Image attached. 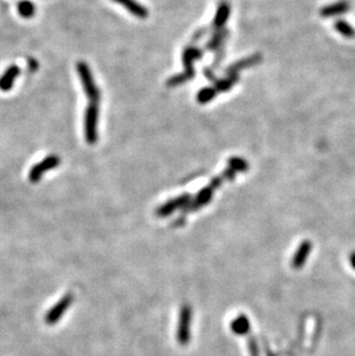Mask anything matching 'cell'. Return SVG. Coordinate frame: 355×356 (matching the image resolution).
<instances>
[{
  "instance_id": "24",
  "label": "cell",
  "mask_w": 355,
  "mask_h": 356,
  "mask_svg": "<svg viewBox=\"0 0 355 356\" xmlns=\"http://www.w3.org/2000/svg\"><path fill=\"white\" fill-rule=\"evenodd\" d=\"M203 72H204V75L207 76L210 81H212V82H217V78L216 76H214V74L212 73V71L210 68H204L203 69Z\"/></svg>"
},
{
  "instance_id": "4",
  "label": "cell",
  "mask_w": 355,
  "mask_h": 356,
  "mask_svg": "<svg viewBox=\"0 0 355 356\" xmlns=\"http://www.w3.org/2000/svg\"><path fill=\"white\" fill-rule=\"evenodd\" d=\"M60 164V158L58 156H55V154H50L46 158H44L43 161L41 163H37L36 165L32 166L31 170L29 171V181L32 182V184H36V182H38L42 176L44 175L45 172L53 170L57 166H59Z\"/></svg>"
},
{
  "instance_id": "3",
  "label": "cell",
  "mask_w": 355,
  "mask_h": 356,
  "mask_svg": "<svg viewBox=\"0 0 355 356\" xmlns=\"http://www.w3.org/2000/svg\"><path fill=\"white\" fill-rule=\"evenodd\" d=\"M190 325H191V308L184 306L180 311L179 324H177L176 338L179 344L185 346L188 345L190 339Z\"/></svg>"
},
{
  "instance_id": "10",
  "label": "cell",
  "mask_w": 355,
  "mask_h": 356,
  "mask_svg": "<svg viewBox=\"0 0 355 356\" xmlns=\"http://www.w3.org/2000/svg\"><path fill=\"white\" fill-rule=\"evenodd\" d=\"M113 2L118 3L121 6L126 7L128 12H130L139 18H147L149 15L148 9L143 6V5L139 4L136 0H113Z\"/></svg>"
},
{
  "instance_id": "21",
  "label": "cell",
  "mask_w": 355,
  "mask_h": 356,
  "mask_svg": "<svg viewBox=\"0 0 355 356\" xmlns=\"http://www.w3.org/2000/svg\"><path fill=\"white\" fill-rule=\"evenodd\" d=\"M248 349H249L250 356H260V349H259L258 341H256L253 337H250V338L248 339Z\"/></svg>"
},
{
  "instance_id": "25",
  "label": "cell",
  "mask_w": 355,
  "mask_h": 356,
  "mask_svg": "<svg viewBox=\"0 0 355 356\" xmlns=\"http://www.w3.org/2000/svg\"><path fill=\"white\" fill-rule=\"evenodd\" d=\"M349 264H351L352 268L355 270V251L351 252V255H349Z\"/></svg>"
},
{
  "instance_id": "19",
  "label": "cell",
  "mask_w": 355,
  "mask_h": 356,
  "mask_svg": "<svg viewBox=\"0 0 355 356\" xmlns=\"http://www.w3.org/2000/svg\"><path fill=\"white\" fill-rule=\"evenodd\" d=\"M228 167H231L232 170H234L235 172H245L248 170V163L242 158L232 157L230 158V161H228Z\"/></svg>"
},
{
  "instance_id": "1",
  "label": "cell",
  "mask_w": 355,
  "mask_h": 356,
  "mask_svg": "<svg viewBox=\"0 0 355 356\" xmlns=\"http://www.w3.org/2000/svg\"><path fill=\"white\" fill-rule=\"evenodd\" d=\"M76 71L78 74V77H80L81 80L83 90H85L87 97L90 100V103L98 104L101 101V91L100 89H98L95 81H93L91 71L87 65V63L78 62L76 65Z\"/></svg>"
},
{
  "instance_id": "13",
  "label": "cell",
  "mask_w": 355,
  "mask_h": 356,
  "mask_svg": "<svg viewBox=\"0 0 355 356\" xmlns=\"http://www.w3.org/2000/svg\"><path fill=\"white\" fill-rule=\"evenodd\" d=\"M261 59H262V57H261L260 54H255V55H253V57H249V58H246L244 60H240V62H238L235 64L231 65V66L226 69V74H228V75L236 74L238 72L241 71V69L250 67V66H253V65L259 64Z\"/></svg>"
},
{
  "instance_id": "20",
  "label": "cell",
  "mask_w": 355,
  "mask_h": 356,
  "mask_svg": "<svg viewBox=\"0 0 355 356\" xmlns=\"http://www.w3.org/2000/svg\"><path fill=\"white\" fill-rule=\"evenodd\" d=\"M188 76L185 73H181V74H177V75H174V76H172L169 81H167V86L169 87H176V86H180V84L182 83H185L186 81H188Z\"/></svg>"
},
{
  "instance_id": "9",
  "label": "cell",
  "mask_w": 355,
  "mask_h": 356,
  "mask_svg": "<svg viewBox=\"0 0 355 356\" xmlns=\"http://www.w3.org/2000/svg\"><path fill=\"white\" fill-rule=\"evenodd\" d=\"M20 74V68L16 65H12L9 66L4 74L0 76V90L2 91H9L14 86V81Z\"/></svg>"
},
{
  "instance_id": "6",
  "label": "cell",
  "mask_w": 355,
  "mask_h": 356,
  "mask_svg": "<svg viewBox=\"0 0 355 356\" xmlns=\"http://www.w3.org/2000/svg\"><path fill=\"white\" fill-rule=\"evenodd\" d=\"M190 199H191L190 195L184 194L179 196V197L169 201V202H166L165 204H163L161 208L157 209L156 214L160 215V217H166V215L173 213L176 209L184 208L185 205H187L190 202Z\"/></svg>"
},
{
  "instance_id": "18",
  "label": "cell",
  "mask_w": 355,
  "mask_h": 356,
  "mask_svg": "<svg viewBox=\"0 0 355 356\" xmlns=\"http://www.w3.org/2000/svg\"><path fill=\"white\" fill-rule=\"evenodd\" d=\"M217 90L214 88H203L198 93V101L201 104H205V103H209L212 98L216 97Z\"/></svg>"
},
{
  "instance_id": "16",
  "label": "cell",
  "mask_w": 355,
  "mask_h": 356,
  "mask_svg": "<svg viewBox=\"0 0 355 356\" xmlns=\"http://www.w3.org/2000/svg\"><path fill=\"white\" fill-rule=\"evenodd\" d=\"M334 29L337 30L340 35L346 37V38H354L355 37V29L348 22L344 20H338L336 22Z\"/></svg>"
},
{
  "instance_id": "11",
  "label": "cell",
  "mask_w": 355,
  "mask_h": 356,
  "mask_svg": "<svg viewBox=\"0 0 355 356\" xmlns=\"http://www.w3.org/2000/svg\"><path fill=\"white\" fill-rule=\"evenodd\" d=\"M228 35V31L225 28H219L214 31L211 39L208 42V44L205 45V50L208 51H217L223 48V43H225V39Z\"/></svg>"
},
{
  "instance_id": "14",
  "label": "cell",
  "mask_w": 355,
  "mask_h": 356,
  "mask_svg": "<svg viewBox=\"0 0 355 356\" xmlns=\"http://www.w3.org/2000/svg\"><path fill=\"white\" fill-rule=\"evenodd\" d=\"M231 330L238 335H245L250 330L249 320L245 315H239L231 322Z\"/></svg>"
},
{
  "instance_id": "15",
  "label": "cell",
  "mask_w": 355,
  "mask_h": 356,
  "mask_svg": "<svg viewBox=\"0 0 355 356\" xmlns=\"http://www.w3.org/2000/svg\"><path fill=\"white\" fill-rule=\"evenodd\" d=\"M17 12L22 17L30 18L35 15V5L29 2V0H22V2L17 4Z\"/></svg>"
},
{
  "instance_id": "5",
  "label": "cell",
  "mask_w": 355,
  "mask_h": 356,
  "mask_svg": "<svg viewBox=\"0 0 355 356\" xmlns=\"http://www.w3.org/2000/svg\"><path fill=\"white\" fill-rule=\"evenodd\" d=\"M73 294L67 293L66 295H64L59 302H57L54 306L50 309L48 313L45 315V323L48 325H54L60 321V318L63 317L65 311L71 307V304L73 303Z\"/></svg>"
},
{
  "instance_id": "26",
  "label": "cell",
  "mask_w": 355,
  "mask_h": 356,
  "mask_svg": "<svg viewBox=\"0 0 355 356\" xmlns=\"http://www.w3.org/2000/svg\"><path fill=\"white\" fill-rule=\"evenodd\" d=\"M266 356H274V355H273L272 353H269V352H268V354H266Z\"/></svg>"
},
{
  "instance_id": "23",
  "label": "cell",
  "mask_w": 355,
  "mask_h": 356,
  "mask_svg": "<svg viewBox=\"0 0 355 356\" xmlns=\"http://www.w3.org/2000/svg\"><path fill=\"white\" fill-rule=\"evenodd\" d=\"M38 66H40V65H38V63L36 62L35 59H32V58L28 59V69H29L30 72L37 71V68H38Z\"/></svg>"
},
{
  "instance_id": "22",
  "label": "cell",
  "mask_w": 355,
  "mask_h": 356,
  "mask_svg": "<svg viewBox=\"0 0 355 356\" xmlns=\"http://www.w3.org/2000/svg\"><path fill=\"white\" fill-rule=\"evenodd\" d=\"M209 30H210L209 28H202V29H200L199 31H196L195 35L193 36V39H191V42H193V43H195V42H196V43H198L199 41L202 39L203 37L208 34Z\"/></svg>"
},
{
  "instance_id": "17",
  "label": "cell",
  "mask_w": 355,
  "mask_h": 356,
  "mask_svg": "<svg viewBox=\"0 0 355 356\" xmlns=\"http://www.w3.org/2000/svg\"><path fill=\"white\" fill-rule=\"evenodd\" d=\"M238 80H239L238 74H231V75H228V77L225 80H221V81H218L217 80L214 89H216L217 92L218 91H227V90H230L233 86H234Z\"/></svg>"
},
{
  "instance_id": "2",
  "label": "cell",
  "mask_w": 355,
  "mask_h": 356,
  "mask_svg": "<svg viewBox=\"0 0 355 356\" xmlns=\"http://www.w3.org/2000/svg\"><path fill=\"white\" fill-rule=\"evenodd\" d=\"M98 124V104L90 103L87 107L85 114V135L86 141L89 144H95L98 139L97 133Z\"/></svg>"
},
{
  "instance_id": "12",
  "label": "cell",
  "mask_w": 355,
  "mask_h": 356,
  "mask_svg": "<svg viewBox=\"0 0 355 356\" xmlns=\"http://www.w3.org/2000/svg\"><path fill=\"white\" fill-rule=\"evenodd\" d=\"M230 12H231V7H230V4H228L227 2H222L221 4H219L216 16H214V20H213V26L216 27V29L224 28V25H225L226 21L228 20V16H230Z\"/></svg>"
},
{
  "instance_id": "8",
  "label": "cell",
  "mask_w": 355,
  "mask_h": 356,
  "mask_svg": "<svg viewBox=\"0 0 355 356\" xmlns=\"http://www.w3.org/2000/svg\"><path fill=\"white\" fill-rule=\"evenodd\" d=\"M349 9V3L347 0H339L337 3H333L331 5H328L321 9V16L322 17H332V16H338L342 15L348 12Z\"/></svg>"
},
{
  "instance_id": "7",
  "label": "cell",
  "mask_w": 355,
  "mask_h": 356,
  "mask_svg": "<svg viewBox=\"0 0 355 356\" xmlns=\"http://www.w3.org/2000/svg\"><path fill=\"white\" fill-rule=\"evenodd\" d=\"M312 249V243L309 240H305L300 243V246L298 247L295 254L293 256L292 260V266L293 269L300 270L309 257L310 252Z\"/></svg>"
}]
</instances>
